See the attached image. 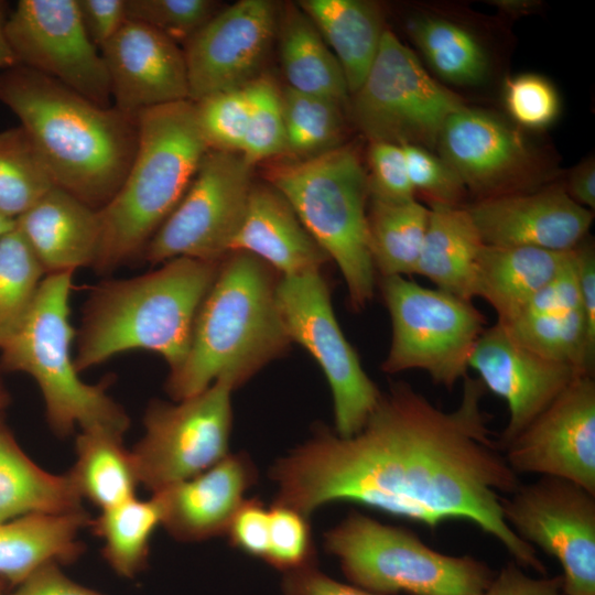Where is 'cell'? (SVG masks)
Listing matches in <instances>:
<instances>
[{"label":"cell","mask_w":595,"mask_h":595,"mask_svg":"<svg viewBox=\"0 0 595 595\" xmlns=\"http://www.w3.org/2000/svg\"><path fill=\"white\" fill-rule=\"evenodd\" d=\"M485 387L466 376L459 404L435 407L407 382L381 392L364 426L349 437L316 425L279 457L269 477L273 504L305 516L354 502L431 529L465 520L496 538L520 567L544 574L533 547L506 522L501 501L520 485L482 409Z\"/></svg>","instance_id":"6da1fadb"},{"label":"cell","mask_w":595,"mask_h":595,"mask_svg":"<svg viewBox=\"0 0 595 595\" xmlns=\"http://www.w3.org/2000/svg\"><path fill=\"white\" fill-rule=\"evenodd\" d=\"M0 102L18 117L55 186L95 209L113 197L137 151V116L19 64L0 72Z\"/></svg>","instance_id":"7a4b0ae2"},{"label":"cell","mask_w":595,"mask_h":595,"mask_svg":"<svg viewBox=\"0 0 595 595\" xmlns=\"http://www.w3.org/2000/svg\"><path fill=\"white\" fill-rule=\"evenodd\" d=\"M272 268L256 256L227 255L194 321L183 363L165 389L174 401L199 393L218 379L244 385L292 343L277 300Z\"/></svg>","instance_id":"3957f363"},{"label":"cell","mask_w":595,"mask_h":595,"mask_svg":"<svg viewBox=\"0 0 595 595\" xmlns=\"http://www.w3.org/2000/svg\"><path fill=\"white\" fill-rule=\"evenodd\" d=\"M161 264L94 286L78 332V371L131 350L156 353L171 370L183 363L197 311L220 262L178 257Z\"/></svg>","instance_id":"277c9868"},{"label":"cell","mask_w":595,"mask_h":595,"mask_svg":"<svg viewBox=\"0 0 595 595\" xmlns=\"http://www.w3.org/2000/svg\"><path fill=\"white\" fill-rule=\"evenodd\" d=\"M137 122L133 161L117 193L99 209L101 239L94 266L99 272L142 256L208 150L191 100L143 110Z\"/></svg>","instance_id":"5b68a950"},{"label":"cell","mask_w":595,"mask_h":595,"mask_svg":"<svg viewBox=\"0 0 595 595\" xmlns=\"http://www.w3.org/2000/svg\"><path fill=\"white\" fill-rule=\"evenodd\" d=\"M74 272L46 274L18 329L0 348V365L30 375L44 399L50 428L60 436L101 430L123 436L130 420L106 392L107 385H89L72 356L75 331L69 299Z\"/></svg>","instance_id":"8992f818"},{"label":"cell","mask_w":595,"mask_h":595,"mask_svg":"<svg viewBox=\"0 0 595 595\" xmlns=\"http://www.w3.org/2000/svg\"><path fill=\"white\" fill-rule=\"evenodd\" d=\"M270 184L337 264L353 309L374 298L376 271L367 219L368 176L357 153L338 145L270 171Z\"/></svg>","instance_id":"52a82bcc"},{"label":"cell","mask_w":595,"mask_h":595,"mask_svg":"<svg viewBox=\"0 0 595 595\" xmlns=\"http://www.w3.org/2000/svg\"><path fill=\"white\" fill-rule=\"evenodd\" d=\"M345 576L377 595H483L495 577L472 555H447L410 530L349 512L324 534Z\"/></svg>","instance_id":"ba28073f"},{"label":"cell","mask_w":595,"mask_h":595,"mask_svg":"<svg viewBox=\"0 0 595 595\" xmlns=\"http://www.w3.org/2000/svg\"><path fill=\"white\" fill-rule=\"evenodd\" d=\"M380 288L392 327L381 369L422 370L435 385L452 390L467 376L486 317L472 301L404 277L381 278Z\"/></svg>","instance_id":"9c48e42d"},{"label":"cell","mask_w":595,"mask_h":595,"mask_svg":"<svg viewBox=\"0 0 595 595\" xmlns=\"http://www.w3.org/2000/svg\"><path fill=\"white\" fill-rule=\"evenodd\" d=\"M463 107L388 30L351 102L354 120L370 142L426 149L436 145L445 120Z\"/></svg>","instance_id":"30bf717a"},{"label":"cell","mask_w":595,"mask_h":595,"mask_svg":"<svg viewBox=\"0 0 595 595\" xmlns=\"http://www.w3.org/2000/svg\"><path fill=\"white\" fill-rule=\"evenodd\" d=\"M235 389L229 380L218 379L176 403L154 400L148 405L144 434L131 450L141 485L154 494L229 454Z\"/></svg>","instance_id":"8fae6325"},{"label":"cell","mask_w":595,"mask_h":595,"mask_svg":"<svg viewBox=\"0 0 595 595\" xmlns=\"http://www.w3.org/2000/svg\"><path fill=\"white\" fill-rule=\"evenodd\" d=\"M277 300L291 342L303 346L323 370L333 397L334 432L356 434L381 396L344 336L321 270L280 275Z\"/></svg>","instance_id":"7c38bea8"},{"label":"cell","mask_w":595,"mask_h":595,"mask_svg":"<svg viewBox=\"0 0 595 595\" xmlns=\"http://www.w3.org/2000/svg\"><path fill=\"white\" fill-rule=\"evenodd\" d=\"M250 165L239 152L208 149L180 203L145 247L152 264L186 257L220 262L229 255L241 221L251 181Z\"/></svg>","instance_id":"4fadbf2b"},{"label":"cell","mask_w":595,"mask_h":595,"mask_svg":"<svg viewBox=\"0 0 595 595\" xmlns=\"http://www.w3.org/2000/svg\"><path fill=\"white\" fill-rule=\"evenodd\" d=\"M501 508L520 539L560 563L564 595H595L594 494L570 480L541 476L505 496Z\"/></svg>","instance_id":"5bb4252c"},{"label":"cell","mask_w":595,"mask_h":595,"mask_svg":"<svg viewBox=\"0 0 595 595\" xmlns=\"http://www.w3.org/2000/svg\"><path fill=\"white\" fill-rule=\"evenodd\" d=\"M4 34L19 65L101 107L112 106L104 58L84 29L76 0H20Z\"/></svg>","instance_id":"9a60e30c"},{"label":"cell","mask_w":595,"mask_h":595,"mask_svg":"<svg viewBox=\"0 0 595 595\" xmlns=\"http://www.w3.org/2000/svg\"><path fill=\"white\" fill-rule=\"evenodd\" d=\"M516 474L570 480L595 495V380L577 376L505 450Z\"/></svg>","instance_id":"2e32d148"},{"label":"cell","mask_w":595,"mask_h":595,"mask_svg":"<svg viewBox=\"0 0 595 595\" xmlns=\"http://www.w3.org/2000/svg\"><path fill=\"white\" fill-rule=\"evenodd\" d=\"M277 18L269 0H241L217 11L184 44L188 99L196 102L257 78Z\"/></svg>","instance_id":"e0dca14e"},{"label":"cell","mask_w":595,"mask_h":595,"mask_svg":"<svg viewBox=\"0 0 595 595\" xmlns=\"http://www.w3.org/2000/svg\"><path fill=\"white\" fill-rule=\"evenodd\" d=\"M469 368L508 405L509 419L497 439L502 452L577 376L587 374L536 354L498 322L478 338Z\"/></svg>","instance_id":"ac0fdd59"},{"label":"cell","mask_w":595,"mask_h":595,"mask_svg":"<svg viewBox=\"0 0 595 595\" xmlns=\"http://www.w3.org/2000/svg\"><path fill=\"white\" fill-rule=\"evenodd\" d=\"M108 73L112 106L139 112L188 99L183 48L156 30L126 20L100 48Z\"/></svg>","instance_id":"d6986e66"},{"label":"cell","mask_w":595,"mask_h":595,"mask_svg":"<svg viewBox=\"0 0 595 595\" xmlns=\"http://www.w3.org/2000/svg\"><path fill=\"white\" fill-rule=\"evenodd\" d=\"M466 208L487 246L571 251L593 221V212L559 186L480 198Z\"/></svg>","instance_id":"ffe728a7"},{"label":"cell","mask_w":595,"mask_h":595,"mask_svg":"<svg viewBox=\"0 0 595 595\" xmlns=\"http://www.w3.org/2000/svg\"><path fill=\"white\" fill-rule=\"evenodd\" d=\"M436 145L466 190L483 198L506 194L530 162L515 128L494 113L465 106L445 120Z\"/></svg>","instance_id":"44dd1931"},{"label":"cell","mask_w":595,"mask_h":595,"mask_svg":"<svg viewBox=\"0 0 595 595\" xmlns=\"http://www.w3.org/2000/svg\"><path fill=\"white\" fill-rule=\"evenodd\" d=\"M257 478L248 454L229 453L203 473L152 494L160 501L161 526L182 542L224 536Z\"/></svg>","instance_id":"7402d4cb"},{"label":"cell","mask_w":595,"mask_h":595,"mask_svg":"<svg viewBox=\"0 0 595 595\" xmlns=\"http://www.w3.org/2000/svg\"><path fill=\"white\" fill-rule=\"evenodd\" d=\"M14 221L45 274L94 268L101 239L99 209L53 186Z\"/></svg>","instance_id":"603a6c76"},{"label":"cell","mask_w":595,"mask_h":595,"mask_svg":"<svg viewBox=\"0 0 595 595\" xmlns=\"http://www.w3.org/2000/svg\"><path fill=\"white\" fill-rule=\"evenodd\" d=\"M248 252L280 275L321 270L329 260L286 198L271 184H252L229 253Z\"/></svg>","instance_id":"cb8c5ba5"},{"label":"cell","mask_w":595,"mask_h":595,"mask_svg":"<svg viewBox=\"0 0 595 595\" xmlns=\"http://www.w3.org/2000/svg\"><path fill=\"white\" fill-rule=\"evenodd\" d=\"M571 251L484 245L474 275V298L486 301L497 322L508 324L570 261Z\"/></svg>","instance_id":"d4e9b609"},{"label":"cell","mask_w":595,"mask_h":595,"mask_svg":"<svg viewBox=\"0 0 595 595\" xmlns=\"http://www.w3.org/2000/svg\"><path fill=\"white\" fill-rule=\"evenodd\" d=\"M91 518L83 510L29 515L0 522V580L15 587L48 563L68 564L84 552L78 539Z\"/></svg>","instance_id":"484cf974"},{"label":"cell","mask_w":595,"mask_h":595,"mask_svg":"<svg viewBox=\"0 0 595 595\" xmlns=\"http://www.w3.org/2000/svg\"><path fill=\"white\" fill-rule=\"evenodd\" d=\"M484 246L466 206H430L414 274L463 300L474 298V275Z\"/></svg>","instance_id":"4316f807"},{"label":"cell","mask_w":595,"mask_h":595,"mask_svg":"<svg viewBox=\"0 0 595 595\" xmlns=\"http://www.w3.org/2000/svg\"><path fill=\"white\" fill-rule=\"evenodd\" d=\"M298 6L333 50L353 95L366 78L385 32L379 8L363 0H303Z\"/></svg>","instance_id":"83f0119b"},{"label":"cell","mask_w":595,"mask_h":595,"mask_svg":"<svg viewBox=\"0 0 595 595\" xmlns=\"http://www.w3.org/2000/svg\"><path fill=\"white\" fill-rule=\"evenodd\" d=\"M68 474L36 465L0 423V522L29 515H66L85 510Z\"/></svg>","instance_id":"f1b7e54d"},{"label":"cell","mask_w":595,"mask_h":595,"mask_svg":"<svg viewBox=\"0 0 595 595\" xmlns=\"http://www.w3.org/2000/svg\"><path fill=\"white\" fill-rule=\"evenodd\" d=\"M122 437L101 430L80 431L76 436V461L67 474L80 498L100 511L136 497L141 485Z\"/></svg>","instance_id":"f546056e"},{"label":"cell","mask_w":595,"mask_h":595,"mask_svg":"<svg viewBox=\"0 0 595 595\" xmlns=\"http://www.w3.org/2000/svg\"><path fill=\"white\" fill-rule=\"evenodd\" d=\"M280 57L290 88L340 102L348 87L343 69L311 19L290 6L280 32Z\"/></svg>","instance_id":"4dcf8cb0"},{"label":"cell","mask_w":595,"mask_h":595,"mask_svg":"<svg viewBox=\"0 0 595 595\" xmlns=\"http://www.w3.org/2000/svg\"><path fill=\"white\" fill-rule=\"evenodd\" d=\"M162 522L158 497L130 498L101 510L89 528L104 542L102 558L119 576L133 578L145 569L151 538Z\"/></svg>","instance_id":"1f68e13d"},{"label":"cell","mask_w":595,"mask_h":595,"mask_svg":"<svg viewBox=\"0 0 595 595\" xmlns=\"http://www.w3.org/2000/svg\"><path fill=\"white\" fill-rule=\"evenodd\" d=\"M370 252L381 278L414 274L430 208L414 201L393 204L369 199Z\"/></svg>","instance_id":"d6a6232c"},{"label":"cell","mask_w":595,"mask_h":595,"mask_svg":"<svg viewBox=\"0 0 595 595\" xmlns=\"http://www.w3.org/2000/svg\"><path fill=\"white\" fill-rule=\"evenodd\" d=\"M408 33L430 67L444 80L469 86L482 83L488 60L478 40L462 25L442 18L409 21Z\"/></svg>","instance_id":"836d02e7"},{"label":"cell","mask_w":595,"mask_h":595,"mask_svg":"<svg viewBox=\"0 0 595 595\" xmlns=\"http://www.w3.org/2000/svg\"><path fill=\"white\" fill-rule=\"evenodd\" d=\"M502 325L536 354L594 375L595 335L582 310L522 315Z\"/></svg>","instance_id":"e575fe53"},{"label":"cell","mask_w":595,"mask_h":595,"mask_svg":"<svg viewBox=\"0 0 595 595\" xmlns=\"http://www.w3.org/2000/svg\"><path fill=\"white\" fill-rule=\"evenodd\" d=\"M53 186L50 173L26 131H0V214L15 220Z\"/></svg>","instance_id":"d590c367"},{"label":"cell","mask_w":595,"mask_h":595,"mask_svg":"<svg viewBox=\"0 0 595 595\" xmlns=\"http://www.w3.org/2000/svg\"><path fill=\"white\" fill-rule=\"evenodd\" d=\"M45 275L15 225L0 237V348L23 322Z\"/></svg>","instance_id":"8d00e7d4"},{"label":"cell","mask_w":595,"mask_h":595,"mask_svg":"<svg viewBox=\"0 0 595 595\" xmlns=\"http://www.w3.org/2000/svg\"><path fill=\"white\" fill-rule=\"evenodd\" d=\"M285 150L306 158L338 145L343 131L342 104L286 87L281 93Z\"/></svg>","instance_id":"74e56055"},{"label":"cell","mask_w":595,"mask_h":595,"mask_svg":"<svg viewBox=\"0 0 595 595\" xmlns=\"http://www.w3.org/2000/svg\"><path fill=\"white\" fill-rule=\"evenodd\" d=\"M249 118L240 153L250 165L285 150L281 93L269 77H257L245 86Z\"/></svg>","instance_id":"f35d334b"},{"label":"cell","mask_w":595,"mask_h":595,"mask_svg":"<svg viewBox=\"0 0 595 595\" xmlns=\"http://www.w3.org/2000/svg\"><path fill=\"white\" fill-rule=\"evenodd\" d=\"M204 140L210 150L241 151L249 118L246 88H235L194 102Z\"/></svg>","instance_id":"ab89813d"},{"label":"cell","mask_w":595,"mask_h":595,"mask_svg":"<svg viewBox=\"0 0 595 595\" xmlns=\"http://www.w3.org/2000/svg\"><path fill=\"white\" fill-rule=\"evenodd\" d=\"M217 7L212 0H126V17L184 45L217 12Z\"/></svg>","instance_id":"60d3db41"},{"label":"cell","mask_w":595,"mask_h":595,"mask_svg":"<svg viewBox=\"0 0 595 595\" xmlns=\"http://www.w3.org/2000/svg\"><path fill=\"white\" fill-rule=\"evenodd\" d=\"M264 562L282 573L316 565L307 516L272 504L269 508V547Z\"/></svg>","instance_id":"b9f144b4"},{"label":"cell","mask_w":595,"mask_h":595,"mask_svg":"<svg viewBox=\"0 0 595 595\" xmlns=\"http://www.w3.org/2000/svg\"><path fill=\"white\" fill-rule=\"evenodd\" d=\"M504 102L513 121L532 130L551 126L560 112V99L554 86L537 74L507 78Z\"/></svg>","instance_id":"7bdbcfd3"},{"label":"cell","mask_w":595,"mask_h":595,"mask_svg":"<svg viewBox=\"0 0 595 595\" xmlns=\"http://www.w3.org/2000/svg\"><path fill=\"white\" fill-rule=\"evenodd\" d=\"M411 185L432 205L462 206L466 187L456 172L430 149L401 145Z\"/></svg>","instance_id":"ee69618b"},{"label":"cell","mask_w":595,"mask_h":595,"mask_svg":"<svg viewBox=\"0 0 595 595\" xmlns=\"http://www.w3.org/2000/svg\"><path fill=\"white\" fill-rule=\"evenodd\" d=\"M368 159L369 199L393 204L415 199L401 145L370 142Z\"/></svg>","instance_id":"f6af8a7d"},{"label":"cell","mask_w":595,"mask_h":595,"mask_svg":"<svg viewBox=\"0 0 595 595\" xmlns=\"http://www.w3.org/2000/svg\"><path fill=\"white\" fill-rule=\"evenodd\" d=\"M226 534L231 547L264 561L269 547V509L258 498L245 499Z\"/></svg>","instance_id":"bcb514c9"},{"label":"cell","mask_w":595,"mask_h":595,"mask_svg":"<svg viewBox=\"0 0 595 595\" xmlns=\"http://www.w3.org/2000/svg\"><path fill=\"white\" fill-rule=\"evenodd\" d=\"M82 23L100 48L126 22V0H76Z\"/></svg>","instance_id":"7dc6e473"},{"label":"cell","mask_w":595,"mask_h":595,"mask_svg":"<svg viewBox=\"0 0 595 595\" xmlns=\"http://www.w3.org/2000/svg\"><path fill=\"white\" fill-rule=\"evenodd\" d=\"M282 595H377L354 584L329 577L310 565L283 573Z\"/></svg>","instance_id":"c3c4849f"},{"label":"cell","mask_w":595,"mask_h":595,"mask_svg":"<svg viewBox=\"0 0 595 595\" xmlns=\"http://www.w3.org/2000/svg\"><path fill=\"white\" fill-rule=\"evenodd\" d=\"M483 595H564L562 576L532 577L509 563L495 575Z\"/></svg>","instance_id":"681fc988"},{"label":"cell","mask_w":595,"mask_h":595,"mask_svg":"<svg viewBox=\"0 0 595 595\" xmlns=\"http://www.w3.org/2000/svg\"><path fill=\"white\" fill-rule=\"evenodd\" d=\"M7 595H105L86 587L63 573L57 563H48L15 586Z\"/></svg>","instance_id":"f907efd6"},{"label":"cell","mask_w":595,"mask_h":595,"mask_svg":"<svg viewBox=\"0 0 595 595\" xmlns=\"http://www.w3.org/2000/svg\"><path fill=\"white\" fill-rule=\"evenodd\" d=\"M567 195L578 205L589 210L595 208V164L593 159L580 163L571 173Z\"/></svg>","instance_id":"816d5d0a"},{"label":"cell","mask_w":595,"mask_h":595,"mask_svg":"<svg viewBox=\"0 0 595 595\" xmlns=\"http://www.w3.org/2000/svg\"><path fill=\"white\" fill-rule=\"evenodd\" d=\"M8 3L0 0V72L18 65V62L7 42L4 24L8 18Z\"/></svg>","instance_id":"f5cc1de1"},{"label":"cell","mask_w":595,"mask_h":595,"mask_svg":"<svg viewBox=\"0 0 595 595\" xmlns=\"http://www.w3.org/2000/svg\"><path fill=\"white\" fill-rule=\"evenodd\" d=\"M530 3H531L530 1L509 0V1H500V4H497V6H500L501 8L506 9L508 11L521 12V11H524L527 9H530V7L533 6V4H530Z\"/></svg>","instance_id":"db71d44e"},{"label":"cell","mask_w":595,"mask_h":595,"mask_svg":"<svg viewBox=\"0 0 595 595\" xmlns=\"http://www.w3.org/2000/svg\"><path fill=\"white\" fill-rule=\"evenodd\" d=\"M15 225V221L0 214V237L10 231Z\"/></svg>","instance_id":"11a10c76"},{"label":"cell","mask_w":595,"mask_h":595,"mask_svg":"<svg viewBox=\"0 0 595 595\" xmlns=\"http://www.w3.org/2000/svg\"><path fill=\"white\" fill-rule=\"evenodd\" d=\"M9 403V394L0 378V410H2Z\"/></svg>","instance_id":"9f6ffc18"},{"label":"cell","mask_w":595,"mask_h":595,"mask_svg":"<svg viewBox=\"0 0 595 595\" xmlns=\"http://www.w3.org/2000/svg\"><path fill=\"white\" fill-rule=\"evenodd\" d=\"M7 587L8 585L2 580H0V595H7Z\"/></svg>","instance_id":"6f0895ef"}]
</instances>
